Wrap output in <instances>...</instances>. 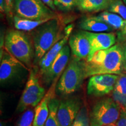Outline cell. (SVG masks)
Instances as JSON below:
<instances>
[{
  "instance_id": "obj_1",
  "label": "cell",
  "mask_w": 126,
  "mask_h": 126,
  "mask_svg": "<svg viewBox=\"0 0 126 126\" xmlns=\"http://www.w3.org/2000/svg\"><path fill=\"white\" fill-rule=\"evenodd\" d=\"M124 70V48L119 43L96 51L85 60V78L100 74L120 75Z\"/></svg>"
},
{
  "instance_id": "obj_2",
  "label": "cell",
  "mask_w": 126,
  "mask_h": 126,
  "mask_svg": "<svg viewBox=\"0 0 126 126\" xmlns=\"http://www.w3.org/2000/svg\"><path fill=\"white\" fill-rule=\"evenodd\" d=\"M64 26L63 19L58 16L31 32L34 48V64H38L46 53L64 37Z\"/></svg>"
},
{
  "instance_id": "obj_3",
  "label": "cell",
  "mask_w": 126,
  "mask_h": 126,
  "mask_svg": "<svg viewBox=\"0 0 126 126\" xmlns=\"http://www.w3.org/2000/svg\"><path fill=\"white\" fill-rule=\"evenodd\" d=\"M26 32L11 29L4 37L5 49L31 68L34 60V48L32 37Z\"/></svg>"
},
{
  "instance_id": "obj_4",
  "label": "cell",
  "mask_w": 126,
  "mask_h": 126,
  "mask_svg": "<svg viewBox=\"0 0 126 126\" xmlns=\"http://www.w3.org/2000/svg\"><path fill=\"white\" fill-rule=\"evenodd\" d=\"M85 78V60L72 56L57 83V94L68 96L79 90Z\"/></svg>"
},
{
  "instance_id": "obj_5",
  "label": "cell",
  "mask_w": 126,
  "mask_h": 126,
  "mask_svg": "<svg viewBox=\"0 0 126 126\" xmlns=\"http://www.w3.org/2000/svg\"><path fill=\"white\" fill-rule=\"evenodd\" d=\"M39 77L36 67L30 69L28 81L17 106L18 112H23L31 107H36L45 97V89L40 83Z\"/></svg>"
},
{
  "instance_id": "obj_6",
  "label": "cell",
  "mask_w": 126,
  "mask_h": 126,
  "mask_svg": "<svg viewBox=\"0 0 126 126\" xmlns=\"http://www.w3.org/2000/svg\"><path fill=\"white\" fill-rule=\"evenodd\" d=\"M121 109L113 98L106 97L93 106L90 113L91 126H106L114 124L119 119Z\"/></svg>"
},
{
  "instance_id": "obj_7",
  "label": "cell",
  "mask_w": 126,
  "mask_h": 126,
  "mask_svg": "<svg viewBox=\"0 0 126 126\" xmlns=\"http://www.w3.org/2000/svg\"><path fill=\"white\" fill-rule=\"evenodd\" d=\"M14 14L31 20L54 19L59 16L40 0H15Z\"/></svg>"
},
{
  "instance_id": "obj_8",
  "label": "cell",
  "mask_w": 126,
  "mask_h": 126,
  "mask_svg": "<svg viewBox=\"0 0 126 126\" xmlns=\"http://www.w3.org/2000/svg\"><path fill=\"white\" fill-rule=\"evenodd\" d=\"M0 82L1 84L11 81L30 69L5 49L0 57Z\"/></svg>"
},
{
  "instance_id": "obj_9",
  "label": "cell",
  "mask_w": 126,
  "mask_h": 126,
  "mask_svg": "<svg viewBox=\"0 0 126 126\" xmlns=\"http://www.w3.org/2000/svg\"><path fill=\"white\" fill-rule=\"evenodd\" d=\"M119 75L100 74L90 77L87 85V94L94 96H103L113 92Z\"/></svg>"
},
{
  "instance_id": "obj_10",
  "label": "cell",
  "mask_w": 126,
  "mask_h": 126,
  "mask_svg": "<svg viewBox=\"0 0 126 126\" xmlns=\"http://www.w3.org/2000/svg\"><path fill=\"white\" fill-rule=\"evenodd\" d=\"M71 49L69 45H66L44 73L41 75L42 81L49 86L55 81H57L68 64L70 59Z\"/></svg>"
},
{
  "instance_id": "obj_11",
  "label": "cell",
  "mask_w": 126,
  "mask_h": 126,
  "mask_svg": "<svg viewBox=\"0 0 126 126\" xmlns=\"http://www.w3.org/2000/svg\"><path fill=\"white\" fill-rule=\"evenodd\" d=\"M82 106L81 100L71 97L60 101L57 111L60 126H70L75 120Z\"/></svg>"
},
{
  "instance_id": "obj_12",
  "label": "cell",
  "mask_w": 126,
  "mask_h": 126,
  "mask_svg": "<svg viewBox=\"0 0 126 126\" xmlns=\"http://www.w3.org/2000/svg\"><path fill=\"white\" fill-rule=\"evenodd\" d=\"M72 56L77 59L86 60L91 52V43L82 30L74 32L71 34L68 40Z\"/></svg>"
},
{
  "instance_id": "obj_13",
  "label": "cell",
  "mask_w": 126,
  "mask_h": 126,
  "mask_svg": "<svg viewBox=\"0 0 126 126\" xmlns=\"http://www.w3.org/2000/svg\"><path fill=\"white\" fill-rule=\"evenodd\" d=\"M72 26H73L71 25L65 28V34L64 37L59 42L55 44L39 61L37 64L38 67H36V68L40 77L50 67L61 50L67 45L72 32V29H73Z\"/></svg>"
},
{
  "instance_id": "obj_14",
  "label": "cell",
  "mask_w": 126,
  "mask_h": 126,
  "mask_svg": "<svg viewBox=\"0 0 126 126\" xmlns=\"http://www.w3.org/2000/svg\"><path fill=\"white\" fill-rule=\"evenodd\" d=\"M85 33L89 39L91 46L87 60L90 59L96 51L108 49L113 46L117 40V36L114 32L94 33L85 31Z\"/></svg>"
},
{
  "instance_id": "obj_15",
  "label": "cell",
  "mask_w": 126,
  "mask_h": 126,
  "mask_svg": "<svg viewBox=\"0 0 126 126\" xmlns=\"http://www.w3.org/2000/svg\"><path fill=\"white\" fill-rule=\"evenodd\" d=\"M57 81L54 82L51 85L49 91L45 94V97L41 100L34 110V118L33 126H45L47 117L49 114L48 104L51 99L54 96V91Z\"/></svg>"
},
{
  "instance_id": "obj_16",
  "label": "cell",
  "mask_w": 126,
  "mask_h": 126,
  "mask_svg": "<svg viewBox=\"0 0 126 126\" xmlns=\"http://www.w3.org/2000/svg\"><path fill=\"white\" fill-rule=\"evenodd\" d=\"M79 28L82 31L94 33L113 32L114 29L111 26L99 19L96 16H85L83 18L78 25Z\"/></svg>"
},
{
  "instance_id": "obj_17",
  "label": "cell",
  "mask_w": 126,
  "mask_h": 126,
  "mask_svg": "<svg viewBox=\"0 0 126 126\" xmlns=\"http://www.w3.org/2000/svg\"><path fill=\"white\" fill-rule=\"evenodd\" d=\"M112 0H76V7L85 13H96L107 10Z\"/></svg>"
},
{
  "instance_id": "obj_18",
  "label": "cell",
  "mask_w": 126,
  "mask_h": 126,
  "mask_svg": "<svg viewBox=\"0 0 126 126\" xmlns=\"http://www.w3.org/2000/svg\"><path fill=\"white\" fill-rule=\"evenodd\" d=\"M13 18L14 24L15 29L24 32H31L33 31L39 26L52 19H45L42 20H31L20 18L16 15H14Z\"/></svg>"
},
{
  "instance_id": "obj_19",
  "label": "cell",
  "mask_w": 126,
  "mask_h": 126,
  "mask_svg": "<svg viewBox=\"0 0 126 126\" xmlns=\"http://www.w3.org/2000/svg\"><path fill=\"white\" fill-rule=\"evenodd\" d=\"M96 17L107 23L114 30L121 29L126 23V20L123 19L120 16L108 11L100 12Z\"/></svg>"
},
{
  "instance_id": "obj_20",
  "label": "cell",
  "mask_w": 126,
  "mask_h": 126,
  "mask_svg": "<svg viewBox=\"0 0 126 126\" xmlns=\"http://www.w3.org/2000/svg\"><path fill=\"white\" fill-rule=\"evenodd\" d=\"M60 100L53 96L48 104L49 114L45 126H60L58 121L57 111Z\"/></svg>"
},
{
  "instance_id": "obj_21",
  "label": "cell",
  "mask_w": 126,
  "mask_h": 126,
  "mask_svg": "<svg viewBox=\"0 0 126 126\" xmlns=\"http://www.w3.org/2000/svg\"><path fill=\"white\" fill-rule=\"evenodd\" d=\"M107 11L117 14L126 20V5L122 0H112Z\"/></svg>"
},
{
  "instance_id": "obj_22",
  "label": "cell",
  "mask_w": 126,
  "mask_h": 126,
  "mask_svg": "<svg viewBox=\"0 0 126 126\" xmlns=\"http://www.w3.org/2000/svg\"><path fill=\"white\" fill-rule=\"evenodd\" d=\"M34 111L32 109H28L23 111L15 126H33Z\"/></svg>"
},
{
  "instance_id": "obj_23",
  "label": "cell",
  "mask_w": 126,
  "mask_h": 126,
  "mask_svg": "<svg viewBox=\"0 0 126 126\" xmlns=\"http://www.w3.org/2000/svg\"><path fill=\"white\" fill-rule=\"evenodd\" d=\"M70 126H91L89 114H88L85 107L81 109L75 120Z\"/></svg>"
},
{
  "instance_id": "obj_24",
  "label": "cell",
  "mask_w": 126,
  "mask_h": 126,
  "mask_svg": "<svg viewBox=\"0 0 126 126\" xmlns=\"http://www.w3.org/2000/svg\"><path fill=\"white\" fill-rule=\"evenodd\" d=\"M55 5L59 10L68 12L76 7V0H54Z\"/></svg>"
},
{
  "instance_id": "obj_25",
  "label": "cell",
  "mask_w": 126,
  "mask_h": 126,
  "mask_svg": "<svg viewBox=\"0 0 126 126\" xmlns=\"http://www.w3.org/2000/svg\"><path fill=\"white\" fill-rule=\"evenodd\" d=\"M113 91L118 94L126 95V74H125L122 73L119 75Z\"/></svg>"
},
{
  "instance_id": "obj_26",
  "label": "cell",
  "mask_w": 126,
  "mask_h": 126,
  "mask_svg": "<svg viewBox=\"0 0 126 126\" xmlns=\"http://www.w3.org/2000/svg\"><path fill=\"white\" fill-rule=\"evenodd\" d=\"M112 98L119 105L121 109L126 110V95L118 94L113 91L112 92Z\"/></svg>"
},
{
  "instance_id": "obj_27",
  "label": "cell",
  "mask_w": 126,
  "mask_h": 126,
  "mask_svg": "<svg viewBox=\"0 0 126 126\" xmlns=\"http://www.w3.org/2000/svg\"><path fill=\"white\" fill-rule=\"evenodd\" d=\"M117 40L119 44L126 42V23L117 33Z\"/></svg>"
},
{
  "instance_id": "obj_28",
  "label": "cell",
  "mask_w": 126,
  "mask_h": 126,
  "mask_svg": "<svg viewBox=\"0 0 126 126\" xmlns=\"http://www.w3.org/2000/svg\"><path fill=\"white\" fill-rule=\"evenodd\" d=\"M116 126H126V110L121 109L120 115L116 123Z\"/></svg>"
},
{
  "instance_id": "obj_29",
  "label": "cell",
  "mask_w": 126,
  "mask_h": 126,
  "mask_svg": "<svg viewBox=\"0 0 126 126\" xmlns=\"http://www.w3.org/2000/svg\"><path fill=\"white\" fill-rule=\"evenodd\" d=\"M7 4V14L12 17L14 14V6L15 0H5Z\"/></svg>"
},
{
  "instance_id": "obj_30",
  "label": "cell",
  "mask_w": 126,
  "mask_h": 126,
  "mask_svg": "<svg viewBox=\"0 0 126 126\" xmlns=\"http://www.w3.org/2000/svg\"><path fill=\"white\" fill-rule=\"evenodd\" d=\"M43 4H45L49 8L51 9L53 11H56V7L55 5L54 0H41Z\"/></svg>"
},
{
  "instance_id": "obj_31",
  "label": "cell",
  "mask_w": 126,
  "mask_h": 126,
  "mask_svg": "<svg viewBox=\"0 0 126 126\" xmlns=\"http://www.w3.org/2000/svg\"><path fill=\"white\" fill-rule=\"evenodd\" d=\"M0 11L1 13H7V4L5 0H0Z\"/></svg>"
},
{
  "instance_id": "obj_32",
  "label": "cell",
  "mask_w": 126,
  "mask_h": 126,
  "mask_svg": "<svg viewBox=\"0 0 126 126\" xmlns=\"http://www.w3.org/2000/svg\"><path fill=\"white\" fill-rule=\"evenodd\" d=\"M124 69L126 71V46L124 48Z\"/></svg>"
},
{
  "instance_id": "obj_33",
  "label": "cell",
  "mask_w": 126,
  "mask_h": 126,
  "mask_svg": "<svg viewBox=\"0 0 126 126\" xmlns=\"http://www.w3.org/2000/svg\"><path fill=\"white\" fill-rule=\"evenodd\" d=\"M0 126H6L5 124L4 123L1 122V123H0Z\"/></svg>"
},
{
  "instance_id": "obj_34",
  "label": "cell",
  "mask_w": 126,
  "mask_h": 126,
  "mask_svg": "<svg viewBox=\"0 0 126 126\" xmlns=\"http://www.w3.org/2000/svg\"><path fill=\"white\" fill-rule=\"evenodd\" d=\"M116 126L114 125V124H110V125H108V126Z\"/></svg>"
},
{
  "instance_id": "obj_35",
  "label": "cell",
  "mask_w": 126,
  "mask_h": 126,
  "mask_svg": "<svg viewBox=\"0 0 126 126\" xmlns=\"http://www.w3.org/2000/svg\"><path fill=\"white\" fill-rule=\"evenodd\" d=\"M123 1H124V4H125L126 5V0H123Z\"/></svg>"
},
{
  "instance_id": "obj_36",
  "label": "cell",
  "mask_w": 126,
  "mask_h": 126,
  "mask_svg": "<svg viewBox=\"0 0 126 126\" xmlns=\"http://www.w3.org/2000/svg\"></svg>"
},
{
  "instance_id": "obj_37",
  "label": "cell",
  "mask_w": 126,
  "mask_h": 126,
  "mask_svg": "<svg viewBox=\"0 0 126 126\" xmlns=\"http://www.w3.org/2000/svg\"><path fill=\"white\" fill-rule=\"evenodd\" d=\"M40 1H41V0H40Z\"/></svg>"
}]
</instances>
